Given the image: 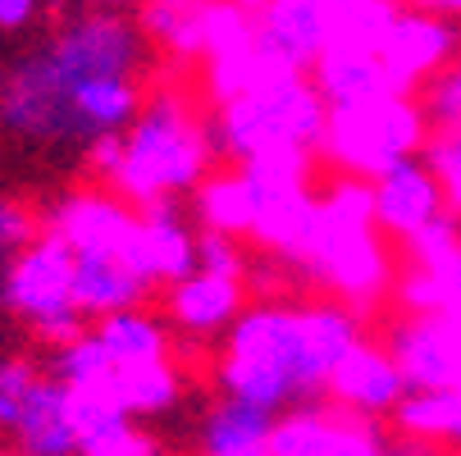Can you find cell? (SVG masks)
Listing matches in <instances>:
<instances>
[{"label":"cell","mask_w":461,"mask_h":456,"mask_svg":"<svg viewBox=\"0 0 461 456\" xmlns=\"http://www.w3.org/2000/svg\"><path fill=\"white\" fill-rule=\"evenodd\" d=\"M142 41L133 23L87 14L0 83V123L23 142H105L138 119Z\"/></svg>","instance_id":"obj_1"},{"label":"cell","mask_w":461,"mask_h":456,"mask_svg":"<svg viewBox=\"0 0 461 456\" xmlns=\"http://www.w3.org/2000/svg\"><path fill=\"white\" fill-rule=\"evenodd\" d=\"M352 347L357 329L339 310H256L233 324L224 388L279 420L334 383Z\"/></svg>","instance_id":"obj_2"},{"label":"cell","mask_w":461,"mask_h":456,"mask_svg":"<svg viewBox=\"0 0 461 456\" xmlns=\"http://www.w3.org/2000/svg\"><path fill=\"white\" fill-rule=\"evenodd\" d=\"M92 160L142 201H160L202 169V142L183 123V114L169 101H156L151 110H138V119L119 138H105L92 147Z\"/></svg>","instance_id":"obj_3"},{"label":"cell","mask_w":461,"mask_h":456,"mask_svg":"<svg viewBox=\"0 0 461 456\" xmlns=\"http://www.w3.org/2000/svg\"><path fill=\"white\" fill-rule=\"evenodd\" d=\"M0 292H5V306L23 315L46 343L64 347L83 334V310L74 301V251L59 233L19 246Z\"/></svg>","instance_id":"obj_4"},{"label":"cell","mask_w":461,"mask_h":456,"mask_svg":"<svg viewBox=\"0 0 461 456\" xmlns=\"http://www.w3.org/2000/svg\"><path fill=\"white\" fill-rule=\"evenodd\" d=\"M0 429H10L23 452L55 456L78 452L74 420H69V383L46 379L23 361L0 365Z\"/></svg>","instance_id":"obj_5"},{"label":"cell","mask_w":461,"mask_h":456,"mask_svg":"<svg viewBox=\"0 0 461 456\" xmlns=\"http://www.w3.org/2000/svg\"><path fill=\"white\" fill-rule=\"evenodd\" d=\"M348 5L352 0H275L266 14V46L288 64H306L339 41V14Z\"/></svg>","instance_id":"obj_6"},{"label":"cell","mask_w":461,"mask_h":456,"mask_svg":"<svg viewBox=\"0 0 461 456\" xmlns=\"http://www.w3.org/2000/svg\"><path fill=\"white\" fill-rule=\"evenodd\" d=\"M315 101L302 92V87H275L266 96H256L247 110H238V138L251 147V151H288V147H302L311 133H315Z\"/></svg>","instance_id":"obj_7"},{"label":"cell","mask_w":461,"mask_h":456,"mask_svg":"<svg viewBox=\"0 0 461 456\" xmlns=\"http://www.w3.org/2000/svg\"><path fill=\"white\" fill-rule=\"evenodd\" d=\"M379 215L402 228V233H425L438 215V178L416 160V156H393L379 169Z\"/></svg>","instance_id":"obj_8"},{"label":"cell","mask_w":461,"mask_h":456,"mask_svg":"<svg viewBox=\"0 0 461 456\" xmlns=\"http://www.w3.org/2000/svg\"><path fill=\"white\" fill-rule=\"evenodd\" d=\"M174 315L178 324L196 334H211L220 324L238 319V274H233V260L229 255H202V270H192L178 279L174 292Z\"/></svg>","instance_id":"obj_9"},{"label":"cell","mask_w":461,"mask_h":456,"mask_svg":"<svg viewBox=\"0 0 461 456\" xmlns=\"http://www.w3.org/2000/svg\"><path fill=\"white\" fill-rule=\"evenodd\" d=\"M275 416L270 411H260L242 398H224L211 420H206V447L211 452H260V447H270L275 443Z\"/></svg>","instance_id":"obj_10"},{"label":"cell","mask_w":461,"mask_h":456,"mask_svg":"<svg viewBox=\"0 0 461 456\" xmlns=\"http://www.w3.org/2000/svg\"><path fill=\"white\" fill-rule=\"evenodd\" d=\"M334 383L348 393V402L361 407V411H384V407L398 402V393H402V374L393 370L388 361L366 356V352H357V347H352L348 361L334 370Z\"/></svg>","instance_id":"obj_11"},{"label":"cell","mask_w":461,"mask_h":456,"mask_svg":"<svg viewBox=\"0 0 461 456\" xmlns=\"http://www.w3.org/2000/svg\"><path fill=\"white\" fill-rule=\"evenodd\" d=\"M32 242V219L23 206H14L10 197H0V255H10L19 246Z\"/></svg>","instance_id":"obj_12"},{"label":"cell","mask_w":461,"mask_h":456,"mask_svg":"<svg viewBox=\"0 0 461 456\" xmlns=\"http://www.w3.org/2000/svg\"><path fill=\"white\" fill-rule=\"evenodd\" d=\"M41 0H0V32H19L32 23Z\"/></svg>","instance_id":"obj_13"},{"label":"cell","mask_w":461,"mask_h":456,"mask_svg":"<svg viewBox=\"0 0 461 456\" xmlns=\"http://www.w3.org/2000/svg\"><path fill=\"white\" fill-rule=\"evenodd\" d=\"M434 5H447V10H461V0H434Z\"/></svg>","instance_id":"obj_14"},{"label":"cell","mask_w":461,"mask_h":456,"mask_svg":"<svg viewBox=\"0 0 461 456\" xmlns=\"http://www.w3.org/2000/svg\"><path fill=\"white\" fill-rule=\"evenodd\" d=\"M101 5H128V0H101Z\"/></svg>","instance_id":"obj_15"},{"label":"cell","mask_w":461,"mask_h":456,"mask_svg":"<svg viewBox=\"0 0 461 456\" xmlns=\"http://www.w3.org/2000/svg\"><path fill=\"white\" fill-rule=\"evenodd\" d=\"M247 5H260V0H247Z\"/></svg>","instance_id":"obj_16"}]
</instances>
